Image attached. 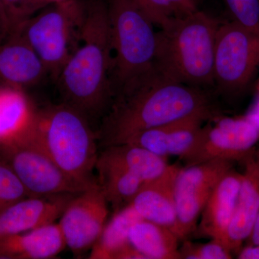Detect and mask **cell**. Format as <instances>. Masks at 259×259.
<instances>
[{"label": "cell", "instance_id": "obj_18", "mask_svg": "<svg viewBox=\"0 0 259 259\" xmlns=\"http://www.w3.org/2000/svg\"><path fill=\"white\" fill-rule=\"evenodd\" d=\"M37 110L27 90L0 83V150L28 137Z\"/></svg>", "mask_w": 259, "mask_h": 259}, {"label": "cell", "instance_id": "obj_32", "mask_svg": "<svg viewBox=\"0 0 259 259\" xmlns=\"http://www.w3.org/2000/svg\"><path fill=\"white\" fill-rule=\"evenodd\" d=\"M51 4H53V3H61V2L66 1V0H48Z\"/></svg>", "mask_w": 259, "mask_h": 259}, {"label": "cell", "instance_id": "obj_4", "mask_svg": "<svg viewBox=\"0 0 259 259\" xmlns=\"http://www.w3.org/2000/svg\"><path fill=\"white\" fill-rule=\"evenodd\" d=\"M89 117L62 102L37 110L31 132L25 140L46 153L63 171L82 183L93 185L98 153Z\"/></svg>", "mask_w": 259, "mask_h": 259}, {"label": "cell", "instance_id": "obj_28", "mask_svg": "<svg viewBox=\"0 0 259 259\" xmlns=\"http://www.w3.org/2000/svg\"><path fill=\"white\" fill-rule=\"evenodd\" d=\"M182 258L186 259H230L231 252L221 242L212 239L204 244H194L186 242L180 248Z\"/></svg>", "mask_w": 259, "mask_h": 259}, {"label": "cell", "instance_id": "obj_17", "mask_svg": "<svg viewBox=\"0 0 259 259\" xmlns=\"http://www.w3.org/2000/svg\"><path fill=\"white\" fill-rule=\"evenodd\" d=\"M181 167L169 165L156 180L146 182L135 196L131 205L143 219L173 229L177 221L175 185Z\"/></svg>", "mask_w": 259, "mask_h": 259}, {"label": "cell", "instance_id": "obj_23", "mask_svg": "<svg viewBox=\"0 0 259 259\" xmlns=\"http://www.w3.org/2000/svg\"><path fill=\"white\" fill-rule=\"evenodd\" d=\"M141 219L131 204L114 213L92 248L90 258L115 259L121 250L131 244L130 231Z\"/></svg>", "mask_w": 259, "mask_h": 259}, {"label": "cell", "instance_id": "obj_6", "mask_svg": "<svg viewBox=\"0 0 259 259\" xmlns=\"http://www.w3.org/2000/svg\"><path fill=\"white\" fill-rule=\"evenodd\" d=\"M86 11L85 0L53 3L28 19L19 30L54 82L79 44Z\"/></svg>", "mask_w": 259, "mask_h": 259}, {"label": "cell", "instance_id": "obj_7", "mask_svg": "<svg viewBox=\"0 0 259 259\" xmlns=\"http://www.w3.org/2000/svg\"><path fill=\"white\" fill-rule=\"evenodd\" d=\"M258 68L259 33L234 21L221 24L214 50V87L223 93H238Z\"/></svg>", "mask_w": 259, "mask_h": 259}, {"label": "cell", "instance_id": "obj_25", "mask_svg": "<svg viewBox=\"0 0 259 259\" xmlns=\"http://www.w3.org/2000/svg\"><path fill=\"white\" fill-rule=\"evenodd\" d=\"M29 197L30 194L15 172L0 159V214L13 204Z\"/></svg>", "mask_w": 259, "mask_h": 259}, {"label": "cell", "instance_id": "obj_21", "mask_svg": "<svg viewBox=\"0 0 259 259\" xmlns=\"http://www.w3.org/2000/svg\"><path fill=\"white\" fill-rule=\"evenodd\" d=\"M179 239L168 227L141 219L131 228V244L146 259H181Z\"/></svg>", "mask_w": 259, "mask_h": 259}, {"label": "cell", "instance_id": "obj_30", "mask_svg": "<svg viewBox=\"0 0 259 259\" xmlns=\"http://www.w3.org/2000/svg\"><path fill=\"white\" fill-rule=\"evenodd\" d=\"M238 258L259 259V245L250 244L238 251Z\"/></svg>", "mask_w": 259, "mask_h": 259}, {"label": "cell", "instance_id": "obj_26", "mask_svg": "<svg viewBox=\"0 0 259 259\" xmlns=\"http://www.w3.org/2000/svg\"><path fill=\"white\" fill-rule=\"evenodd\" d=\"M13 33L18 32L23 24L39 11L51 4L48 0H0Z\"/></svg>", "mask_w": 259, "mask_h": 259}, {"label": "cell", "instance_id": "obj_2", "mask_svg": "<svg viewBox=\"0 0 259 259\" xmlns=\"http://www.w3.org/2000/svg\"><path fill=\"white\" fill-rule=\"evenodd\" d=\"M86 18L77 47L55 82L63 102L97 115L113 97V51L106 0H85Z\"/></svg>", "mask_w": 259, "mask_h": 259}, {"label": "cell", "instance_id": "obj_29", "mask_svg": "<svg viewBox=\"0 0 259 259\" xmlns=\"http://www.w3.org/2000/svg\"><path fill=\"white\" fill-rule=\"evenodd\" d=\"M13 34L9 19L3 4L0 2V44Z\"/></svg>", "mask_w": 259, "mask_h": 259}, {"label": "cell", "instance_id": "obj_9", "mask_svg": "<svg viewBox=\"0 0 259 259\" xmlns=\"http://www.w3.org/2000/svg\"><path fill=\"white\" fill-rule=\"evenodd\" d=\"M0 159L13 169L30 197L77 194L97 183L75 180L26 140L0 150Z\"/></svg>", "mask_w": 259, "mask_h": 259}, {"label": "cell", "instance_id": "obj_24", "mask_svg": "<svg viewBox=\"0 0 259 259\" xmlns=\"http://www.w3.org/2000/svg\"><path fill=\"white\" fill-rule=\"evenodd\" d=\"M154 26L166 28L198 10L197 0H134Z\"/></svg>", "mask_w": 259, "mask_h": 259}, {"label": "cell", "instance_id": "obj_27", "mask_svg": "<svg viewBox=\"0 0 259 259\" xmlns=\"http://www.w3.org/2000/svg\"><path fill=\"white\" fill-rule=\"evenodd\" d=\"M233 21L259 33V0H224Z\"/></svg>", "mask_w": 259, "mask_h": 259}, {"label": "cell", "instance_id": "obj_8", "mask_svg": "<svg viewBox=\"0 0 259 259\" xmlns=\"http://www.w3.org/2000/svg\"><path fill=\"white\" fill-rule=\"evenodd\" d=\"M203 125L194 146L182 159L187 166L212 160L244 159L259 141V114L253 110L240 117H217Z\"/></svg>", "mask_w": 259, "mask_h": 259}, {"label": "cell", "instance_id": "obj_19", "mask_svg": "<svg viewBox=\"0 0 259 259\" xmlns=\"http://www.w3.org/2000/svg\"><path fill=\"white\" fill-rule=\"evenodd\" d=\"M66 247L59 223L0 238V259L55 258Z\"/></svg>", "mask_w": 259, "mask_h": 259}, {"label": "cell", "instance_id": "obj_13", "mask_svg": "<svg viewBox=\"0 0 259 259\" xmlns=\"http://www.w3.org/2000/svg\"><path fill=\"white\" fill-rule=\"evenodd\" d=\"M209 120L203 116H192L141 131L122 144L144 148L166 158L177 156L184 157L198 139L204 122Z\"/></svg>", "mask_w": 259, "mask_h": 259}, {"label": "cell", "instance_id": "obj_1", "mask_svg": "<svg viewBox=\"0 0 259 259\" xmlns=\"http://www.w3.org/2000/svg\"><path fill=\"white\" fill-rule=\"evenodd\" d=\"M192 116L219 117L209 90L168 79L154 66L116 92L98 139L105 147L121 144L141 131Z\"/></svg>", "mask_w": 259, "mask_h": 259}, {"label": "cell", "instance_id": "obj_20", "mask_svg": "<svg viewBox=\"0 0 259 259\" xmlns=\"http://www.w3.org/2000/svg\"><path fill=\"white\" fill-rule=\"evenodd\" d=\"M98 159L125 168L144 183L161 176L169 166L166 158L129 144L107 146L99 154Z\"/></svg>", "mask_w": 259, "mask_h": 259}, {"label": "cell", "instance_id": "obj_33", "mask_svg": "<svg viewBox=\"0 0 259 259\" xmlns=\"http://www.w3.org/2000/svg\"><path fill=\"white\" fill-rule=\"evenodd\" d=\"M258 95H259V83H258ZM254 110H255V111H256L257 112H258V113H259V100H258V104H257V106L255 107Z\"/></svg>", "mask_w": 259, "mask_h": 259}, {"label": "cell", "instance_id": "obj_14", "mask_svg": "<svg viewBox=\"0 0 259 259\" xmlns=\"http://www.w3.org/2000/svg\"><path fill=\"white\" fill-rule=\"evenodd\" d=\"M245 170L236 209L223 245L231 253H238L249 238L259 212V149L244 158Z\"/></svg>", "mask_w": 259, "mask_h": 259}, {"label": "cell", "instance_id": "obj_31", "mask_svg": "<svg viewBox=\"0 0 259 259\" xmlns=\"http://www.w3.org/2000/svg\"><path fill=\"white\" fill-rule=\"evenodd\" d=\"M248 240L250 241V244L259 245V212Z\"/></svg>", "mask_w": 259, "mask_h": 259}, {"label": "cell", "instance_id": "obj_10", "mask_svg": "<svg viewBox=\"0 0 259 259\" xmlns=\"http://www.w3.org/2000/svg\"><path fill=\"white\" fill-rule=\"evenodd\" d=\"M232 168V161L212 160L180 168L175 185L177 221L172 231L185 240L197 229L204 205L214 187Z\"/></svg>", "mask_w": 259, "mask_h": 259}, {"label": "cell", "instance_id": "obj_15", "mask_svg": "<svg viewBox=\"0 0 259 259\" xmlns=\"http://www.w3.org/2000/svg\"><path fill=\"white\" fill-rule=\"evenodd\" d=\"M75 195L29 197L19 201L0 214V238L55 223Z\"/></svg>", "mask_w": 259, "mask_h": 259}, {"label": "cell", "instance_id": "obj_11", "mask_svg": "<svg viewBox=\"0 0 259 259\" xmlns=\"http://www.w3.org/2000/svg\"><path fill=\"white\" fill-rule=\"evenodd\" d=\"M108 207L98 182L71 199L58 223L74 254L92 249L107 223Z\"/></svg>", "mask_w": 259, "mask_h": 259}, {"label": "cell", "instance_id": "obj_3", "mask_svg": "<svg viewBox=\"0 0 259 259\" xmlns=\"http://www.w3.org/2000/svg\"><path fill=\"white\" fill-rule=\"evenodd\" d=\"M221 23L198 10L157 31L156 69L168 79L214 88L216 37Z\"/></svg>", "mask_w": 259, "mask_h": 259}, {"label": "cell", "instance_id": "obj_5", "mask_svg": "<svg viewBox=\"0 0 259 259\" xmlns=\"http://www.w3.org/2000/svg\"><path fill=\"white\" fill-rule=\"evenodd\" d=\"M106 2L113 51L114 96L125 83L154 67L157 32L134 0Z\"/></svg>", "mask_w": 259, "mask_h": 259}, {"label": "cell", "instance_id": "obj_22", "mask_svg": "<svg viewBox=\"0 0 259 259\" xmlns=\"http://www.w3.org/2000/svg\"><path fill=\"white\" fill-rule=\"evenodd\" d=\"M97 182L114 213L129 205L144 182L122 167L97 159Z\"/></svg>", "mask_w": 259, "mask_h": 259}, {"label": "cell", "instance_id": "obj_12", "mask_svg": "<svg viewBox=\"0 0 259 259\" xmlns=\"http://www.w3.org/2000/svg\"><path fill=\"white\" fill-rule=\"evenodd\" d=\"M48 76L41 59L20 32L0 44V83L27 90Z\"/></svg>", "mask_w": 259, "mask_h": 259}, {"label": "cell", "instance_id": "obj_16", "mask_svg": "<svg viewBox=\"0 0 259 259\" xmlns=\"http://www.w3.org/2000/svg\"><path fill=\"white\" fill-rule=\"evenodd\" d=\"M243 174L230 169L214 187L201 214L199 233L223 245L231 222Z\"/></svg>", "mask_w": 259, "mask_h": 259}]
</instances>
